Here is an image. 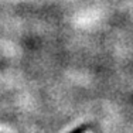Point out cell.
Masks as SVG:
<instances>
[{"instance_id":"1","label":"cell","mask_w":133,"mask_h":133,"mask_svg":"<svg viewBox=\"0 0 133 133\" xmlns=\"http://www.w3.org/2000/svg\"><path fill=\"white\" fill-rule=\"evenodd\" d=\"M72 133H85V128H78V129H75Z\"/></svg>"}]
</instances>
